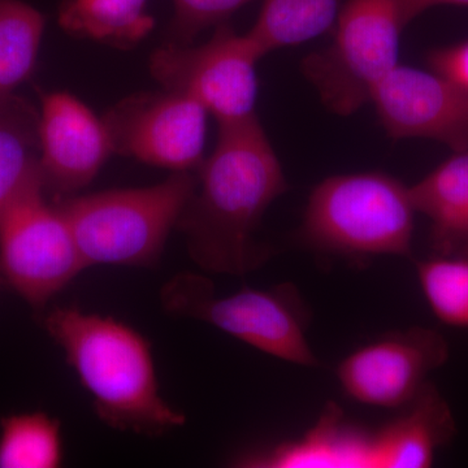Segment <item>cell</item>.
<instances>
[{
	"label": "cell",
	"mask_w": 468,
	"mask_h": 468,
	"mask_svg": "<svg viewBox=\"0 0 468 468\" xmlns=\"http://www.w3.org/2000/svg\"><path fill=\"white\" fill-rule=\"evenodd\" d=\"M405 409L374 440V466L431 467L436 452L457 433L451 406L430 381Z\"/></svg>",
	"instance_id": "13"
},
{
	"label": "cell",
	"mask_w": 468,
	"mask_h": 468,
	"mask_svg": "<svg viewBox=\"0 0 468 468\" xmlns=\"http://www.w3.org/2000/svg\"><path fill=\"white\" fill-rule=\"evenodd\" d=\"M457 254L463 255V257L468 258V242L464 243L463 246L460 249V251Z\"/></svg>",
	"instance_id": "24"
},
{
	"label": "cell",
	"mask_w": 468,
	"mask_h": 468,
	"mask_svg": "<svg viewBox=\"0 0 468 468\" xmlns=\"http://www.w3.org/2000/svg\"><path fill=\"white\" fill-rule=\"evenodd\" d=\"M46 18L23 0H0V98L32 75Z\"/></svg>",
	"instance_id": "18"
},
{
	"label": "cell",
	"mask_w": 468,
	"mask_h": 468,
	"mask_svg": "<svg viewBox=\"0 0 468 468\" xmlns=\"http://www.w3.org/2000/svg\"><path fill=\"white\" fill-rule=\"evenodd\" d=\"M63 462L60 421L43 411L0 420V468H57Z\"/></svg>",
	"instance_id": "19"
},
{
	"label": "cell",
	"mask_w": 468,
	"mask_h": 468,
	"mask_svg": "<svg viewBox=\"0 0 468 468\" xmlns=\"http://www.w3.org/2000/svg\"><path fill=\"white\" fill-rule=\"evenodd\" d=\"M197 172H172L147 187L57 199L86 267H154L192 199Z\"/></svg>",
	"instance_id": "3"
},
{
	"label": "cell",
	"mask_w": 468,
	"mask_h": 468,
	"mask_svg": "<svg viewBox=\"0 0 468 468\" xmlns=\"http://www.w3.org/2000/svg\"><path fill=\"white\" fill-rule=\"evenodd\" d=\"M207 113L193 98L163 89L124 98L101 120L113 154L172 172H197L205 160Z\"/></svg>",
	"instance_id": "9"
},
{
	"label": "cell",
	"mask_w": 468,
	"mask_h": 468,
	"mask_svg": "<svg viewBox=\"0 0 468 468\" xmlns=\"http://www.w3.org/2000/svg\"><path fill=\"white\" fill-rule=\"evenodd\" d=\"M421 291L433 314L445 324L468 328V258L437 255L417 261Z\"/></svg>",
	"instance_id": "20"
},
{
	"label": "cell",
	"mask_w": 468,
	"mask_h": 468,
	"mask_svg": "<svg viewBox=\"0 0 468 468\" xmlns=\"http://www.w3.org/2000/svg\"><path fill=\"white\" fill-rule=\"evenodd\" d=\"M197 177L196 192L176 226L194 263L205 272L229 276L263 266L271 250L255 233L289 185L257 115L218 125L217 146Z\"/></svg>",
	"instance_id": "1"
},
{
	"label": "cell",
	"mask_w": 468,
	"mask_h": 468,
	"mask_svg": "<svg viewBox=\"0 0 468 468\" xmlns=\"http://www.w3.org/2000/svg\"><path fill=\"white\" fill-rule=\"evenodd\" d=\"M427 64L432 72L468 91V39L428 52Z\"/></svg>",
	"instance_id": "22"
},
{
	"label": "cell",
	"mask_w": 468,
	"mask_h": 468,
	"mask_svg": "<svg viewBox=\"0 0 468 468\" xmlns=\"http://www.w3.org/2000/svg\"><path fill=\"white\" fill-rule=\"evenodd\" d=\"M410 186L384 172L335 175L314 187L302 221L304 243L351 260L411 257Z\"/></svg>",
	"instance_id": "4"
},
{
	"label": "cell",
	"mask_w": 468,
	"mask_h": 468,
	"mask_svg": "<svg viewBox=\"0 0 468 468\" xmlns=\"http://www.w3.org/2000/svg\"><path fill=\"white\" fill-rule=\"evenodd\" d=\"M0 277H2V273H0Z\"/></svg>",
	"instance_id": "25"
},
{
	"label": "cell",
	"mask_w": 468,
	"mask_h": 468,
	"mask_svg": "<svg viewBox=\"0 0 468 468\" xmlns=\"http://www.w3.org/2000/svg\"><path fill=\"white\" fill-rule=\"evenodd\" d=\"M39 112L11 94L0 98V209L38 167Z\"/></svg>",
	"instance_id": "17"
},
{
	"label": "cell",
	"mask_w": 468,
	"mask_h": 468,
	"mask_svg": "<svg viewBox=\"0 0 468 468\" xmlns=\"http://www.w3.org/2000/svg\"><path fill=\"white\" fill-rule=\"evenodd\" d=\"M149 0H64L58 26L70 36L94 39L115 48L137 45L153 30Z\"/></svg>",
	"instance_id": "15"
},
{
	"label": "cell",
	"mask_w": 468,
	"mask_h": 468,
	"mask_svg": "<svg viewBox=\"0 0 468 468\" xmlns=\"http://www.w3.org/2000/svg\"><path fill=\"white\" fill-rule=\"evenodd\" d=\"M69 224L46 199L39 165L0 209V273L34 309H43L85 270Z\"/></svg>",
	"instance_id": "7"
},
{
	"label": "cell",
	"mask_w": 468,
	"mask_h": 468,
	"mask_svg": "<svg viewBox=\"0 0 468 468\" xmlns=\"http://www.w3.org/2000/svg\"><path fill=\"white\" fill-rule=\"evenodd\" d=\"M160 301L168 314L201 320L268 356L304 367L319 366L306 338L310 310L295 285L245 288L218 297L208 277L187 271L163 286Z\"/></svg>",
	"instance_id": "5"
},
{
	"label": "cell",
	"mask_w": 468,
	"mask_h": 468,
	"mask_svg": "<svg viewBox=\"0 0 468 468\" xmlns=\"http://www.w3.org/2000/svg\"><path fill=\"white\" fill-rule=\"evenodd\" d=\"M340 0H264L248 36L263 52L297 46L335 26Z\"/></svg>",
	"instance_id": "16"
},
{
	"label": "cell",
	"mask_w": 468,
	"mask_h": 468,
	"mask_svg": "<svg viewBox=\"0 0 468 468\" xmlns=\"http://www.w3.org/2000/svg\"><path fill=\"white\" fill-rule=\"evenodd\" d=\"M401 3L403 16H405L408 26L423 14L427 9L435 7V5H458V7H468V0H399Z\"/></svg>",
	"instance_id": "23"
},
{
	"label": "cell",
	"mask_w": 468,
	"mask_h": 468,
	"mask_svg": "<svg viewBox=\"0 0 468 468\" xmlns=\"http://www.w3.org/2000/svg\"><path fill=\"white\" fill-rule=\"evenodd\" d=\"M263 57L248 33L239 36L224 23L203 45L165 43L151 54L149 68L165 90L193 98L218 125L230 124L257 115V63Z\"/></svg>",
	"instance_id": "8"
},
{
	"label": "cell",
	"mask_w": 468,
	"mask_h": 468,
	"mask_svg": "<svg viewBox=\"0 0 468 468\" xmlns=\"http://www.w3.org/2000/svg\"><path fill=\"white\" fill-rule=\"evenodd\" d=\"M393 140L424 138L468 150V91L439 73L397 66L371 98Z\"/></svg>",
	"instance_id": "11"
},
{
	"label": "cell",
	"mask_w": 468,
	"mask_h": 468,
	"mask_svg": "<svg viewBox=\"0 0 468 468\" xmlns=\"http://www.w3.org/2000/svg\"><path fill=\"white\" fill-rule=\"evenodd\" d=\"M251 2L254 0H172L174 17L165 30V39L176 45H192L203 30L228 23Z\"/></svg>",
	"instance_id": "21"
},
{
	"label": "cell",
	"mask_w": 468,
	"mask_h": 468,
	"mask_svg": "<svg viewBox=\"0 0 468 468\" xmlns=\"http://www.w3.org/2000/svg\"><path fill=\"white\" fill-rule=\"evenodd\" d=\"M335 27L331 45L311 52L301 69L326 109L347 117L371 101L378 85L399 66L408 23L399 0H349Z\"/></svg>",
	"instance_id": "6"
},
{
	"label": "cell",
	"mask_w": 468,
	"mask_h": 468,
	"mask_svg": "<svg viewBox=\"0 0 468 468\" xmlns=\"http://www.w3.org/2000/svg\"><path fill=\"white\" fill-rule=\"evenodd\" d=\"M38 134L43 186L57 199L88 186L113 154L103 120L68 92L42 95Z\"/></svg>",
	"instance_id": "12"
},
{
	"label": "cell",
	"mask_w": 468,
	"mask_h": 468,
	"mask_svg": "<svg viewBox=\"0 0 468 468\" xmlns=\"http://www.w3.org/2000/svg\"><path fill=\"white\" fill-rule=\"evenodd\" d=\"M415 209L432 223L431 241L439 255H454L468 242V150L410 186Z\"/></svg>",
	"instance_id": "14"
},
{
	"label": "cell",
	"mask_w": 468,
	"mask_h": 468,
	"mask_svg": "<svg viewBox=\"0 0 468 468\" xmlns=\"http://www.w3.org/2000/svg\"><path fill=\"white\" fill-rule=\"evenodd\" d=\"M43 326L63 349L104 424L146 436L184 426V415L160 396L151 346L140 332L76 307L51 310Z\"/></svg>",
	"instance_id": "2"
},
{
	"label": "cell",
	"mask_w": 468,
	"mask_h": 468,
	"mask_svg": "<svg viewBox=\"0 0 468 468\" xmlns=\"http://www.w3.org/2000/svg\"><path fill=\"white\" fill-rule=\"evenodd\" d=\"M448 341L436 329L412 326L390 332L341 360L344 392L363 405L405 409L449 359Z\"/></svg>",
	"instance_id": "10"
}]
</instances>
